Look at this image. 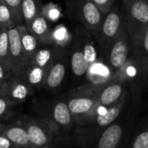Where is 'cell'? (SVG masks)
Wrapping results in <instances>:
<instances>
[{"label": "cell", "mask_w": 148, "mask_h": 148, "mask_svg": "<svg viewBox=\"0 0 148 148\" xmlns=\"http://www.w3.org/2000/svg\"><path fill=\"white\" fill-rule=\"evenodd\" d=\"M127 101V92L113 106L107 107L104 112H99L85 121L76 126L74 133L75 140L83 148L94 147L102 132L117 118L123 111Z\"/></svg>", "instance_id": "obj_1"}, {"label": "cell", "mask_w": 148, "mask_h": 148, "mask_svg": "<svg viewBox=\"0 0 148 148\" xmlns=\"http://www.w3.org/2000/svg\"><path fill=\"white\" fill-rule=\"evenodd\" d=\"M64 97L75 126L96 114L101 107L98 101V88L90 83L70 90Z\"/></svg>", "instance_id": "obj_2"}, {"label": "cell", "mask_w": 148, "mask_h": 148, "mask_svg": "<svg viewBox=\"0 0 148 148\" xmlns=\"http://www.w3.org/2000/svg\"><path fill=\"white\" fill-rule=\"evenodd\" d=\"M19 120L27 131L29 148H51L62 133L47 119L23 116Z\"/></svg>", "instance_id": "obj_3"}, {"label": "cell", "mask_w": 148, "mask_h": 148, "mask_svg": "<svg viewBox=\"0 0 148 148\" xmlns=\"http://www.w3.org/2000/svg\"><path fill=\"white\" fill-rule=\"evenodd\" d=\"M125 26L126 24L122 11H121L118 6L114 4L105 14L96 38L98 49L102 59L111 44L119 37Z\"/></svg>", "instance_id": "obj_4"}, {"label": "cell", "mask_w": 148, "mask_h": 148, "mask_svg": "<svg viewBox=\"0 0 148 148\" xmlns=\"http://www.w3.org/2000/svg\"><path fill=\"white\" fill-rule=\"evenodd\" d=\"M122 14L131 42L148 28V0H123Z\"/></svg>", "instance_id": "obj_5"}, {"label": "cell", "mask_w": 148, "mask_h": 148, "mask_svg": "<svg viewBox=\"0 0 148 148\" xmlns=\"http://www.w3.org/2000/svg\"><path fill=\"white\" fill-rule=\"evenodd\" d=\"M130 54L131 39L125 26L119 37L109 47L103 60L106 62L112 74H114L125 70L129 62Z\"/></svg>", "instance_id": "obj_6"}, {"label": "cell", "mask_w": 148, "mask_h": 148, "mask_svg": "<svg viewBox=\"0 0 148 148\" xmlns=\"http://www.w3.org/2000/svg\"><path fill=\"white\" fill-rule=\"evenodd\" d=\"M74 15L77 17L93 38L96 39L100 27L105 17L94 0H75Z\"/></svg>", "instance_id": "obj_7"}, {"label": "cell", "mask_w": 148, "mask_h": 148, "mask_svg": "<svg viewBox=\"0 0 148 148\" xmlns=\"http://www.w3.org/2000/svg\"><path fill=\"white\" fill-rule=\"evenodd\" d=\"M127 75L126 68L123 72L114 73L112 77L98 88V101L101 107L107 108L117 103L127 92L126 83Z\"/></svg>", "instance_id": "obj_8"}, {"label": "cell", "mask_w": 148, "mask_h": 148, "mask_svg": "<svg viewBox=\"0 0 148 148\" xmlns=\"http://www.w3.org/2000/svg\"><path fill=\"white\" fill-rule=\"evenodd\" d=\"M69 65V58L68 47H60L55 59L48 70L47 79L43 88L52 92L59 90L66 78Z\"/></svg>", "instance_id": "obj_9"}, {"label": "cell", "mask_w": 148, "mask_h": 148, "mask_svg": "<svg viewBox=\"0 0 148 148\" xmlns=\"http://www.w3.org/2000/svg\"><path fill=\"white\" fill-rule=\"evenodd\" d=\"M67 47L69 51V66L74 77L77 79H83L87 75L90 65L86 58L81 39L75 31H74L72 39Z\"/></svg>", "instance_id": "obj_10"}, {"label": "cell", "mask_w": 148, "mask_h": 148, "mask_svg": "<svg viewBox=\"0 0 148 148\" xmlns=\"http://www.w3.org/2000/svg\"><path fill=\"white\" fill-rule=\"evenodd\" d=\"M34 92L24 79L16 74H13L6 80L1 88V94L15 106L24 102Z\"/></svg>", "instance_id": "obj_11"}, {"label": "cell", "mask_w": 148, "mask_h": 148, "mask_svg": "<svg viewBox=\"0 0 148 148\" xmlns=\"http://www.w3.org/2000/svg\"><path fill=\"white\" fill-rule=\"evenodd\" d=\"M45 119L51 121L62 133L70 132L75 126L74 118L64 96L58 98L51 104L49 116Z\"/></svg>", "instance_id": "obj_12"}, {"label": "cell", "mask_w": 148, "mask_h": 148, "mask_svg": "<svg viewBox=\"0 0 148 148\" xmlns=\"http://www.w3.org/2000/svg\"><path fill=\"white\" fill-rule=\"evenodd\" d=\"M9 42H10V69L13 74H20L28 64L26 60L18 31L17 25L13 24L8 27Z\"/></svg>", "instance_id": "obj_13"}, {"label": "cell", "mask_w": 148, "mask_h": 148, "mask_svg": "<svg viewBox=\"0 0 148 148\" xmlns=\"http://www.w3.org/2000/svg\"><path fill=\"white\" fill-rule=\"evenodd\" d=\"M130 59L141 76L147 78L148 69V28L131 42Z\"/></svg>", "instance_id": "obj_14"}, {"label": "cell", "mask_w": 148, "mask_h": 148, "mask_svg": "<svg viewBox=\"0 0 148 148\" xmlns=\"http://www.w3.org/2000/svg\"><path fill=\"white\" fill-rule=\"evenodd\" d=\"M123 135L122 125L114 121L102 132L94 148H119L121 145Z\"/></svg>", "instance_id": "obj_15"}, {"label": "cell", "mask_w": 148, "mask_h": 148, "mask_svg": "<svg viewBox=\"0 0 148 148\" xmlns=\"http://www.w3.org/2000/svg\"><path fill=\"white\" fill-rule=\"evenodd\" d=\"M0 134L8 138L19 147L29 148V140L27 131L19 119L10 124L0 123Z\"/></svg>", "instance_id": "obj_16"}, {"label": "cell", "mask_w": 148, "mask_h": 148, "mask_svg": "<svg viewBox=\"0 0 148 148\" xmlns=\"http://www.w3.org/2000/svg\"><path fill=\"white\" fill-rule=\"evenodd\" d=\"M47 74V69L28 63L22 72L17 75H20L24 81L35 91L44 87Z\"/></svg>", "instance_id": "obj_17"}, {"label": "cell", "mask_w": 148, "mask_h": 148, "mask_svg": "<svg viewBox=\"0 0 148 148\" xmlns=\"http://www.w3.org/2000/svg\"><path fill=\"white\" fill-rule=\"evenodd\" d=\"M49 21L41 13H39L29 25V30L38 38L42 44H53L52 29L49 26Z\"/></svg>", "instance_id": "obj_18"}, {"label": "cell", "mask_w": 148, "mask_h": 148, "mask_svg": "<svg viewBox=\"0 0 148 148\" xmlns=\"http://www.w3.org/2000/svg\"><path fill=\"white\" fill-rule=\"evenodd\" d=\"M59 48L60 46L55 44H49L47 47H39L31 56L28 63L49 70L59 51Z\"/></svg>", "instance_id": "obj_19"}, {"label": "cell", "mask_w": 148, "mask_h": 148, "mask_svg": "<svg viewBox=\"0 0 148 148\" xmlns=\"http://www.w3.org/2000/svg\"><path fill=\"white\" fill-rule=\"evenodd\" d=\"M17 28L20 34V40H21L23 54L26 60L29 62L31 56L40 47L39 45L41 43L38 40V38L23 24L17 25Z\"/></svg>", "instance_id": "obj_20"}, {"label": "cell", "mask_w": 148, "mask_h": 148, "mask_svg": "<svg viewBox=\"0 0 148 148\" xmlns=\"http://www.w3.org/2000/svg\"><path fill=\"white\" fill-rule=\"evenodd\" d=\"M42 12V4L39 0H22V16L23 24L27 27L34 18Z\"/></svg>", "instance_id": "obj_21"}, {"label": "cell", "mask_w": 148, "mask_h": 148, "mask_svg": "<svg viewBox=\"0 0 148 148\" xmlns=\"http://www.w3.org/2000/svg\"><path fill=\"white\" fill-rule=\"evenodd\" d=\"M130 148H148V113L136 129Z\"/></svg>", "instance_id": "obj_22"}, {"label": "cell", "mask_w": 148, "mask_h": 148, "mask_svg": "<svg viewBox=\"0 0 148 148\" xmlns=\"http://www.w3.org/2000/svg\"><path fill=\"white\" fill-rule=\"evenodd\" d=\"M0 62L11 72L8 27H0Z\"/></svg>", "instance_id": "obj_23"}, {"label": "cell", "mask_w": 148, "mask_h": 148, "mask_svg": "<svg viewBox=\"0 0 148 148\" xmlns=\"http://www.w3.org/2000/svg\"><path fill=\"white\" fill-rule=\"evenodd\" d=\"M52 42L53 44L60 47H67L72 39V34H70L64 25H57L52 29Z\"/></svg>", "instance_id": "obj_24"}, {"label": "cell", "mask_w": 148, "mask_h": 148, "mask_svg": "<svg viewBox=\"0 0 148 148\" xmlns=\"http://www.w3.org/2000/svg\"><path fill=\"white\" fill-rule=\"evenodd\" d=\"M10 10L12 18L16 25L23 24L22 16V0H3Z\"/></svg>", "instance_id": "obj_25"}, {"label": "cell", "mask_w": 148, "mask_h": 148, "mask_svg": "<svg viewBox=\"0 0 148 148\" xmlns=\"http://www.w3.org/2000/svg\"><path fill=\"white\" fill-rule=\"evenodd\" d=\"M13 105L5 97L0 94V123L4 120H8L13 115Z\"/></svg>", "instance_id": "obj_26"}, {"label": "cell", "mask_w": 148, "mask_h": 148, "mask_svg": "<svg viewBox=\"0 0 148 148\" xmlns=\"http://www.w3.org/2000/svg\"><path fill=\"white\" fill-rule=\"evenodd\" d=\"M42 14L49 22H55L61 17V10L57 5L49 3L42 5Z\"/></svg>", "instance_id": "obj_27"}, {"label": "cell", "mask_w": 148, "mask_h": 148, "mask_svg": "<svg viewBox=\"0 0 148 148\" xmlns=\"http://www.w3.org/2000/svg\"><path fill=\"white\" fill-rule=\"evenodd\" d=\"M15 24L10 10L3 0H0V27H9Z\"/></svg>", "instance_id": "obj_28"}, {"label": "cell", "mask_w": 148, "mask_h": 148, "mask_svg": "<svg viewBox=\"0 0 148 148\" xmlns=\"http://www.w3.org/2000/svg\"><path fill=\"white\" fill-rule=\"evenodd\" d=\"M96 4L99 6V8L101 9V10L106 14L114 4L116 0H94Z\"/></svg>", "instance_id": "obj_29"}, {"label": "cell", "mask_w": 148, "mask_h": 148, "mask_svg": "<svg viewBox=\"0 0 148 148\" xmlns=\"http://www.w3.org/2000/svg\"><path fill=\"white\" fill-rule=\"evenodd\" d=\"M12 75H13V73L10 71H9L3 64H2L0 62V84L3 85Z\"/></svg>", "instance_id": "obj_30"}, {"label": "cell", "mask_w": 148, "mask_h": 148, "mask_svg": "<svg viewBox=\"0 0 148 148\" xmlns=\"http://www.w3.org/2000/svg\"><path fill=\"white\" fill-rule=\"evenodd\" d=\"M0 148H21L10 141L5 136L0 134Z\"/></svg>", "instance_id": "obj_31"}, {"label": "cell", "mask_w": 148, "mask_h": 148, "mask_svg": "<svg viewBox=\"0 0 148 148\" xmlns=\"http://www.w3.org/2000/svg\"><path fill=\"white\" fill-rule=\"evenodd\" d=\"M75 4V0H65L66 11L69 14V16H73L74 15Z\"/></svg>", "instance_id": "obj_32"}, {"label": "cell", "mask_w": 148, "mask_h": 148, "mask_svg": "<svg viewBox=\"0 0 148 148\" xmlns=\"http://www.w3.org/2000/svg\"><path fill=\"white\" fill-rule=\"evenodd\" d=\"M147 84H148V69H147Z\"/></svg>", "instance_id": "obj_33"}, {"label": "cell", "mask_w": 148, "mask_h": 148, "mask_svg": "<svg viewBox=\"0 0 148 148\" xmlns=\"http://www.w3.org/2000/svg\"><path fill=\"white\" fill-rule=\"evenodd\" d=\"M2 85H1V84H0V88L2 87Z\"/></svg>", "instance_id": "obj_34"}, {"label": "cell", "mask_w": 148, "mask_h": 148, "mask_svg": "<svg viewBox=\"0 0 148 148\" xmlns=\"http://www.w3.org/2000/svg\"><path fill=\"white\" fill-rule=\"evenodd\" d=\"M2 88V87H1ZM1 88H0V94H1Z\"/></svg>", "instance_id": "obj_35"}]
</instances>
